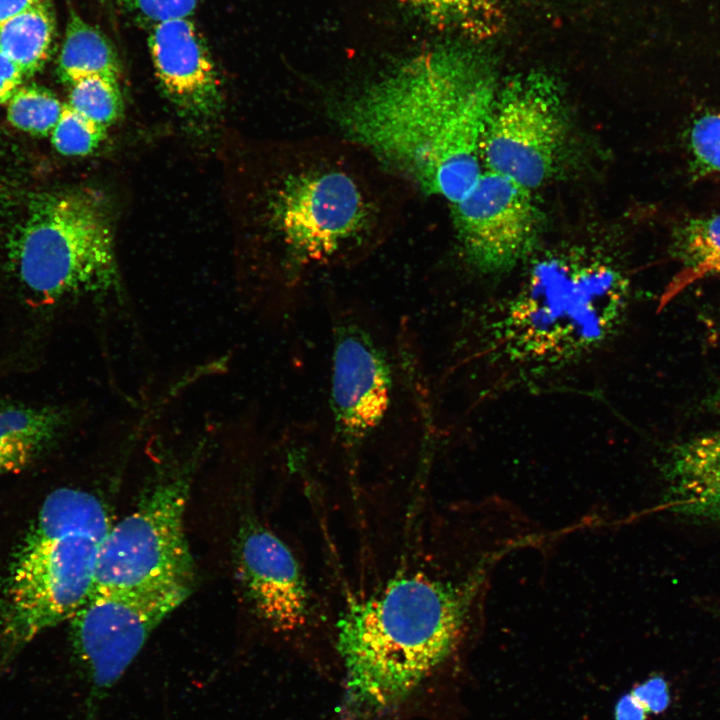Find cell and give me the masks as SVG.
<instances>
[{"instance_id": "obj_1", "label": "cell", "mask_w": 720, "mask_h": 720, "mask_svg": "<svg viewBox=\"0 0 720 720\" xmlns=\"http://www.w3.org/2000/svg\"><path fill=\"white\" fill-rule=\"evenodd\" d=\"M485 576L478 569L457 582L398 577L348 605L337 622L346 717L367 718L398 704L450 657Z\"/></svg>"}, {"instance_id": "obj_2", "label": "cell", "mask_w": 720, "mask_h": 720, "mask_svg": "<svg viewBox=\"0 0 720 720\" xmlns=\"http://www.w3.org/2000/svg\"><path fill=\"white\" fill-rule=\"evenodd\" d=\"M112 524L94 494L51 492L12 562L0 613V665L40 633L70 620L91 594Z\"/></svg>"}, {"instance_id": "obj_3", "label": "cell", "mask_w": 720, "mask_h": 720, "mask_svg": "<svg viewBox=\"0 0 720 720\" xmlns=\"http://www.w3.org/2000/svg\"><path fill=\"white\" fill-rule=\"evenodd\" d=\"M628 300L625 279L610 272L534 276L500 304L488 354L528 371L570 364L616 333Z\"/></svg>"}, {"instance_id": "obj_4", "label": "cell", "mask_w": 720, "mask_h": 720, "mask_svg": "<svg viewBox=\"0 0 720 720\" xmlns=\"http://www.w3.org/2000/svg\"><path fill=\"white\" fill-rule=\"evenodd\" d=\"M11 256L21 283L40 304L119 287L107 214L87 194L47 195L34 202Z\"/></svg>"}, {"instance_id": "obj_5", "label": "cell", "mask_w": 720, "mask_h": 720, "mask_svg": "<svg viewBox=\"0 0 720 720\" xmlns=\"http://www.w3.org/2000/svg\"><path fill=\"white\" fill-rule=\"evenodd\" d=\"M188 585L94 587L70 618L74 654L88 687L87 720L138 656L152 632L187 599Z\"/></svg>"}, {"instance_id": "obj_6", "label": "cell", "mask_w": 720, "mask_h": 720, "mask_svg": "<svg viewBox=\"0 0 720 720\" xmlns=\"http://www.w3.org/2000/svg\"><path fill=\"white\" fill-rule=\"evenodd\" d=\"M189 477L157 483L137 507L111 526L102 542L94 587L193 586V559L184 516Z\"/></svg>"}, {"instance_id": "obj_7", "label": "cell", "mask_w": 720, "mask_h": 720, "mask_svg": "<svg viewBox=\"0 0 720 720\" xmlns=\"http://www.w3.org/2000/svg\"><path fill=\"white\" fill-rule=\"evenodd\" d=\"M271 223L295 269L328 263L359 240L372 211L359 183L336 168L287 175L273 193Z\"/></svg>"}, {"instance_id": "obj_8", "label": "cell", "mask_w": 720, "mask_h": 720, "mask_svg": "<svg viewBox=\"0 0 720 720\" xmlns=\"http://www.w3.org/2000/svg\"><path fill=\"white\" fill-rule=\"evenodd\" d=\"M563 139L560 99L552 81L541 74L520 76L495 94L482 143L484 171L532 191L552 176Z\"/></svg>"}, {"instance_id": "obj_9", "label": "cell", "mask_w": 720, "mask_h": 720, "mask_svg": "<svg viewBox=\"0 0 720 720\" xmlns=\"http://www.w3.org/2000/svg\"><path fill=\"white\" fill-rule=\"evenodd\" d=\"M392 389V365L381 341L355 316H338L332 327L329 406L343 446L356 448L376 431Z\"/></svg>"}, {"instance_id": "obj_10", "label": "cell", "mask_w": 720, "mask_h": 720, "mask_svg": "<svg viewBox=\"0 0 720 720\" xmlns=\"http://www.w3.org/2000/svg\"><path fill=\"white\" fill-rule=\"evenodd\" d=\"M450 211L465 260L482 273L515 267L538 234L539 215L531 190L488 170Z\"/></svg>"}, {"instance_id": "obj_11", "label": "cell", "mask_w": 720, "mask_h": 720, "mask_svg": "<svg viewBox=\"0 0 720 720\" xmlns=\"http://www.w3.org/2000/svg\"><path fill=\"white\" fill-rule=\"evenodd\" d=\"M161 89L177 114L198 129L221 115L220 81L209 51L188 18L152 26L148 39Z\"/></svg>"}, {"instance_id": "obj_12", "label": "cell", "mask_w": 720, "mask_h": 720, "mask_svg": "<svg viewBox=\"0 0 720 720\" xmlns=\"http://www.w3.org/2000/svg\"><path fill=\"white\" fill-rule=\"evenodd\" d=\"M237 570L251 607L280 632L304 626L309 595L299 564L288 546L258 524L246 527L236 551Z\"/></svg>"}, {"instance_id": "obj_13", "label": "cell", "mask_w": 720, "mask_h": 720, "mask_svg": "<svg viewBox=\"0 0 720 720\" xmlns=\"http://www.w3.org/2000/svg\"><path fill=\"white\" fill-rule=\"evenodd\" d=\"M666 480V509L720 522V432L677 446L667 464Z\"/></svg>"}, {"instance_id": "obj_14", "label": "cell", "mask_w": 720, "mask_h": 720, "mask_svg": "<svg viewBox=\"0 0 720 720\" xmlns=\"http://www.w3.org/2000/svg\"><path fill=\"white\" fill-rule=\"evenodd\" d=\"M65 418L55 408L0 402V475L31 464L61 432Z\"/></svg>"}, {"instance_id": "obj_15", "label": "cell", "mask_w": 720, "mask_h": 720, "mask_svg": "<svg viewBox=\"0 0 720 720\" xmlns=\"http://www.w3.org/2000/svg\"><path fill=\"white\" fill-rule=\"evenodd\" d=\"M673 250L681 266L662 294L660 307L691 284L720 274V214L682 223L675 231Z\"/></svg>"}, {"instance_id": "obj_16", "label": "cell", "mask_w": 720, "mask_h": 720, "mask_svg": "<svg viewBox=\"0 0 720 720\" xmlns=\"http://www.w3.org/2000/svg\"><path fill=\"white\" fill-rule=\"evenodd\" d=\"M57 71L60 79L71 86L95 75L119 79L120 63L107 37L72 11Z\"/></svg>"}, {"instance_id": "obj_17", "label": "cell", "mask_w": 720, "mask_h": 720, "mask_svg": "<svg viewBox=\"0 0 720 720\" xmlns=\"http://www.w3.org/2000/svg\"><path fill=\"white\" fill-rule=\"evenodd\" d=\"M54 17L47 0H41L0 25V50L30 76L48 58L54 35Z\"/></svg>"}, {"instance_id": "obj_18", "label": "cell", "mask_w": 720, "mask_h": 720, "mask_svg": "<svg viewBox=\"0 0 720 720\" xmlns=\"http://www.w3.org/2000/svg\"><path fill=\"white\" fill-rule=\"evenodd\" d=\"M432 20L472 37H487L500 27L503 0H409Z\"/></svg>"}, {"instance_id": "obj_19", "label": "cell", "mask_w": 720, "mask_h": 720, "mask_svg": "<svg viewBox=\"0 0 720 720\" xmlns=\"http://www.w3.org/2000/svg\"><path fill=\"white\" fill-rule=\"evenodd\" d=\"M8 102V121L40 136L52 132L64 106L50 90L37 85L20 87Z\"/></svg>"}, {"instance_id": "obj_20", "label": "cell", "mask_w": 720, "mask_h": 720, "mask_svg": "<svg viewBox=\"0 0 720 720\" xmlns=\"http://www.w3.org/2000/svg\"><path fill=\"white\" fill-rule=\"evenodd\" d=\"M68 104L87 118L107 127L123 112L119 79L90 76L71 85Z\"/></svg>"}, {"instance_id": "obj_21", "label": "cell", "mask_w": 720, "mask_h": 720, "mask_svg": "<svg viewBox=\"0 0 720 720\" xmlns=\"http://www.w3.org/2000/svg\"><path fill=\"white\" fill-rule=\"evenodd\" d=\"M105 126L87 118L68 103L51 132L55 149L67 156H83L94 151L106 136Z\"/></svg>"}, {"instance_id": "obj_22", "label": "cell", "mask_w": 720, "mask_h": 720, "mask_svg": "<svg viewBox=\"0 0 720 720\" xmlns=\"http://www.w3.org/2000/svg\"><path fill=\"white\" fill-rule=\"evenodd\" d=\"M689 150L697 174H720V113L705 114L693 123Z\"/></svg>"}, {"instance_id": "obj_23", "label": "cell", "mask_w": 720, "mask_h": 720, "mask_svg": "<svg viewBox=\"0 0 720 720\" xmlns=\"http://www.w3.org/2000/svg\"><path fill=\"white\" fill-rule=\"evenodd\" d=\"M129 8L152 26L190 16L198 0H125Z\"/></svg>"}, {"instance_id": "obj_24", "label": "cell", "mask_w": 720, "mask_h": 720, "mask_svg": "<svg viewBox=\"0 0 720 720\" xmlns=\"http://www.w3.org/2000/svg\"><path fill=\"white\" fill-rule=\"evenodd\" d=\"M631 694L644 707L647 713H661L670 703V694L666 681L662 677H653L637 686Z\"/></svg>"}, {"instance_id": "obj_25", "label": "cell", "mask_w": 720, "mask_h": 720, "mask_svg": "<svg viewBox=\"0 0 720 720\" xmlns=\"http://www.w3.org/2000/svg\"><path fill=\"white\" fill-rule=\"evenodd\" d=\"M23 76L21 68L0 50V103L12 98L21 87Z\"/></svg>"}, {"instance_id": "obj_26", "label": "cell", "mask_w": 720, "mask_h": 720, "mask_svg": "<svg viewBox=\"0 0 720 720\" xmlns=\"http://www.w3.org/2000/svg\"><path fill=\"white\" fill-rule=\"evenodd\" d=\"M647 712L632 695L620 699L616 706V720H645Z\"/></svg>"}, {"instance_id": "obj_27", "label": "cell", "mask_w": 720, "mask_h": 720, "mask_svg": "<svg viewBox=\"0 0 720 720\" xmlns=\"http://www.w3.org/2000/svg\"><path fill=\"white\" fill-rule=\"evenodd\" d=\"M41 0H0V25Z\"/></svg>"}, {"instance_id": "obj_28", "label": "cell", "mask_w": 720, "mask_h": 720, "mask_svg": "<svg viewBox=\"0 0 720 720\" xmlns=\"http://www.w3.org/2000/svg\"><path fill=\"white\" fill-rule=\"evenodd\" d=\"M713 402H714V407L720 413V390L715 394Z\"/></svg>"}]
</instances>
